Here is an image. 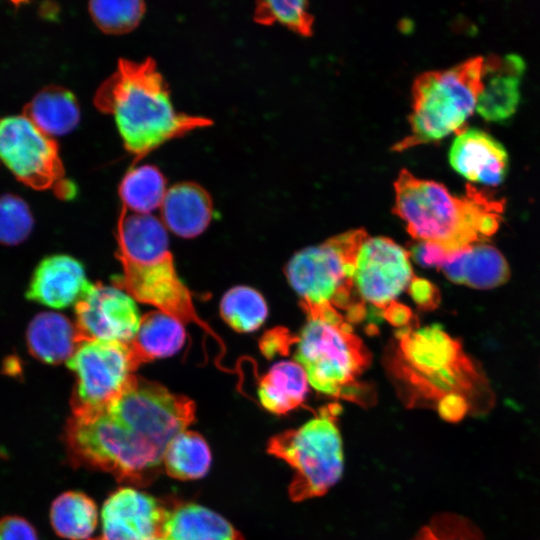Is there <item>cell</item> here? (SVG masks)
<instances>
[{
  "label": "cell",
  "mask_w": 540,
  "mask_h": 540,
  "mask_svg": "<svg viewBox=\"0 0 540 540\" xmlns=\"http://www.w3.org/2000/svg\"><path fill=\"white\" fill-rule=\"evenodd\" d=\"M382 316L393 326L398 328L407 327L413 320V314L410 308L395 301L389 305Z\"/></svg>",
  "instance_id": "f35d334b"
},
{
  "label": "cell",
  "mask_w": 540,
  "mask_h": 540,
  "mask_svg": "<svg viewBox=\"0 0 540 540\" xmlns=\"http://www.w3.org/2000/svg\"><path fill=\"white\" fill-rule=\"evenodd\" d=\"M119 261L150 264L172 253L169 250L167 228L151 214H138L121 208L116 227Z\"/></svg>",
  "instance_id": "ac0fdd59"
},
{
  "label": "cell",
  "mask_w": 540,
  "mask_h": 540,
  "mask_svg": "<svg viewBox=\"0 0 540 540\" xmlns=\"http://www.w3.org/2000/svg\"><path fill=\"white\" fill-rule=\"evenodd\" d=\"M0 160L33 189L54 188L61 198L75 194L73 185L64 179L57 143L24 114L0 118Z\"/></svg>",
  "instance_id": "30bf717a"
},
{
  "label": "cell",
  "mask_w": 540,
  "mask_h": 540,
  "mask_svg": "<svg viewBox=\"0 0 540 540\" xmlns=\"http://www.w3.org/2000/svg\"><path fill=\"white\" fill-rule=\"evenodd\" d=\"M139 0L91 1L89 12L99 29L108 34H124L133 30L145 13Z\"/></svg>",
  "instance_id": "f546056e"
},
{
  "label": "cell",
  "mask_w": 540,
  "mask_h": 540,
  "mask_svg": "<svg viewBox=\"0 0 540 540\" xmlns=\"http://www.w3.org/2000/svg\"><path fill=\"white\" fill-rule=\"evenodd\" d=\"M412 254L420 264L438 268H441L451 257L439 246L425 242H420L415 246Z\"/></svg>",
  "instance_id": "74e56055"
},
{
  "label": "cell",
  "mask_w": 540,
  "mask_h": 540,
  "mask_svg": "<svg viewBox=\"0 0 540 540\" xmlns=\"http://www.w3.org/2000/svg\"><path fill=\"white\" fill-rule=\"evenodd\" d=\"M411 540H484L467 518L454 513L435 515Z\"/></svg>",
  "instance_id": "d6a6232c"
},
{
  "label": "cell",
  "mask_w": 540,
  "mask_h": 540,
  "mask_svg": "<svg viewBox=\"0 0 540 540\" xmlns=\"http://www.w3.org/2000/svg\"><path fill=\"white\" fill-rule=\"evenodd\" d=\"M308 5L303 0L260 1L256 3L254 20L263 25L280 23L300 35L310 36L314 18Z\"/></svg>",
  "instance_id": "4dcf8cb0"
},
{
  "label": "cell",
  "mask_w": 540,
  "mask_h": 540,
  "mask_svg": "<svg viewBox=\"0 0 540 540\" xmlns=\"http://www.w3.org/2000/svg\"><path fill=\"white\" fill-rule=\"evenodd\" d=\"M97 520L98 511L94 501L82 492L67 491L52 502L50 522L55 533L62 538H89Z\"/></svg>",
  "instance_id": "484cf974"
},
{
  "label": "cell",
  "mask_w": 540,
  "mask_h": 540,
  "mask_svg": "<svg viewBox=\"0 0 540 540\" xmlns=\"http://www.w3.org/2000/svg\"><path fill=\"white\" fill-rule=\"evenodd\" d=\"M90 284L77 259L56 254L37 265L26 296L31 301L60 309L76 304Z\"/></svg>",
  "instance_id": "2e32d148"
},
{
  "label": "cell",
  "mask_w": 540,
  "mask_h": 540,
  "mask_svg": "<svg viewBox=\"0 0 540 540\" xmlns=\"http://www.w3.org/2000/svg\"><path fill=\"white\" fill-rule=\"evenodd\" d=\"M220 315L237 332H252L264 323L268 308L257 290L248 286H236L223 295Z\"/></svg>",
  "instance_id": "f1b7e54d"
},
{
  "label": "cell",
  "mask_w": 540,
  "mask_h": 540,
  "mask_svg": "<svg viewBox=\"0 0 540 540\" xmlns=\"http://www.w3.org/2000/svg\"><path fill=\"white\" fill-rule=\"evenodd\" d=\"M195 419V404L159 383L133 375L122 394L99 411L72 414L64 429L69 459L147 485L163 468L169 443Z\"/></svg>",
  "instance_id": "6da1fadb"
},
{
  "label": "cell",
  "mask_w": 540,
  "mask_h": 540,
  "mask_svg": "<svg viewBox=\"0 0 540 540\" xmlns=\"http://www.w3.org/2000/svg\"><path fill=\"white\" fill-rule=\"evenodd\" d=\"M308 383L306 372L299 363L278 362L259 381V401L273 414H287L303 404Z\"/></svg>",
  "instance_id": "cb8c5ba5"
},
{
  "label": "cell",
  "mask_w": 540,
  "mask_h": 540,
  "mask_svg": "<svg viewBox=\"0 0 540 540\" xmlns=\"http://www.w3.org/2000/svg\"><path fill=\"white\" fill-rule=\"evenodd\" d=\"M163 540H244L225 518L195 503H177L166 510Z\"/></svg>",
  "instance_id": "44dd1931"
},
{
  "label": "cell",
  "mask_w": 540,
  "mask_h": 540,
  "mask_svg": "<svg viewBox=\"0 0 540 540\" xmlns=\"http://www.w3.org/2000/svg\"><path fill=\"white\" fill-rule=\"evenodd\" d=\"M525 64L518 55L484 58L483 90L476 111L487 121L509 119L520 100V81Z\"/></svg>",
  "instance_id": "e0dca14e"
},
{
  "label": "cell",
  "mask_w": 540,
  "mask_h": 540,
  "mask_svg": "<svg viewBox=\"0 0 540 540\" xmlns=\"http://www.w3.org/2000/svg\"><path fill=\"white\" fill-rule=\"evenodd\" d=\"M186 338L183 323L162 311L143 315L134 338L128 343L138 365L177 353Z\"/></svg>",
  "instance_id": "603a6c76"
},
{
  "label": "cell",
  "mask_w": 540,
  "mask_h": 540,
  "mask_svg": "<svg viewBox=\"0 0 540 540\" xmlns=\"http://www.w3.org/2000/svg\"><path fill=\"white\" fill-rule=\"evenodd\" d=\"M93 101L99 111L114 117L135 162L169 140L212 124L208 118L175 110L168 86L152 58L141 62L119 60L116 71L100 85Z\"/></svg>",
  "instance_id": "277c9868"
},
{
  "label": "cell",
  "mask_w": 540,
  "mask_h": 540,
  "mask_svg": "<svg viewBox=\"0 0 540 540\" xmlns=\"http://www.w3.org/2000/svg\"><path fill=\"white\" fill-rule=\"evenodd\" d=\"M293 342H297V338H292L284 328H276L264 334L260 349L266 357L272 358L276 354L286 353Z\"/></svg>",
  "instance_id": "8d00e7d4"
},
{
  "label": "cell",
  "mask_w": 540,
  "mask_h": 540,
  "mask_svg": "<svg viewBox=\"0 0 540 540\" xmlns=\"http://www.w3.org/2000/svg\"><path fill=\"white\" fill-rule=\"evenodd\" d=\"M441 270L454 283L483 290L501 286L510 277V268L503 254L483 242L453 254Z\"/></svg>",
  "instance_id": "d6986e66"
},
{
  "label": "cell",
  "mask_w": 540,
  "mask_h": 540,
  "mask_svg": "<svg viewBox=\"0 0 540 540\" xmlns=\"http://www.w3.org/2000/svg\"><path fill=\"white\" fill-rule=\"evenodd\" d=\"M24 115L51 138L70 133L80 121L76 97L60 86H49L39 91L26 105Z\"/></svg>",
  "instance_id": "d4e9b609"
},
{
  "label": "cell",
  "mask_w": 540,
  "mask_h": 540,
  "mask_svg": "<svg viewBox=\"0 0 540 540\" xmlns=\"http://www.w3.org/2000/svg\"><path fill=\"white\" fill-rule=\"evenodd\" d=\"M302 309L307 323L297 338L295 359L305 370L309 384L335 399L372 405L375 392L360 381L370 365L371 354L351 324L330 306Z\"/></svg>",
  "instance_id": "5b68a950"
},
{
  "label": "cell",
  "mask_w": 540,
  "mask_h": 540,
  "mask_svg": "<svg viewBox=\"0 0 540 540\" xmlns=\"http://www.w3.org/2000/svg\"><path fill=\"white\" fill-rule=\"evenodd\" d=\"M393 213L416 240L453 254L482 242L499 229L504 200L471 185L456 196L441 183L402 169L394 183Z\"/></svg>",
  "instance_id": "3957f363"
},
{
  "label": "cell",
  "mask_w": 540,
  "mask_h": 540,
  "mask_svg": "<svg viewBox=\"0 0 540 540\" xmlns=\"http://www.w3.org/2000/svg\"><path fill=\"white\" fill-rule=\"evenodd\" d=\"M4 371L10 375H15L20 373V365L18 359L10 357L5 361Z\"/></svg>",
  "instance_id": "ab89813d"
},
{
  "label": "cell",
  "mask_w": 540,
  "mask_h": 540,
  "mask_svg": "<svg viewBox=\"0 0 540 540\" xmlns=\"http://www.w3.org/2000/svg\"><path fill=\"white\" fill-rule=\"evenodd\" d=\"M166 179L155 166L132 167L119 185L122 207L138 214H150L160 208L167 192Z\"/></svg>",
  "instance_id": "4316f807"
},
{
  "label": "cell",
  "mask_w": 540,
  "mask_h": 540,
  "mask_svg": "<svg viewBox=\"0 0 540 540\" xmlns=\"http://www.w3.org/2000/svg\"><path fill=\"white\" fill-rule=\"evenodd\" d=\"M167 508L133 488H120L105 501L102 532L88 540H150L160 536Z\"/></svg>",
  "instance_id": "5bb4252c"
},
{
  "label": "cell",
  "mask_w": 540,
  "mask_h": 540,
  "mask_svg": "<svg viewBox=\"0 0 540 540\" xmlns=\"http://www.w3.org/2000/svg\"><path fill=\"white\" fill-rule=\"evenodd\" d=\"M160 209L165 227L182 238L200 235L213 216L210 195L203 187L192 182L177 183L170 187Z\"/></svg>",
  "instance_id": "ffe728a7"
},
{
  "label": "cell",
  "mask_w": 540,
  "mask_h": 540,
  "mask_svg": "<svg viewBox=\"0 0 540 540\" xmlns=\"http://www.w3.org/2000/svg\"><path fill=\"white\" fill-rule=\"evenodd\" d=\"M0 540H38V535L28 520L8 515L0 518Z\"/></svg>",
  "instance_id": "836d02e7"
},
{
  "label": "cell",
  "mask_w": 540,
  "mask_h": 540,
  "mask_svg": "<svg viewBox=\"0 0 540 540\" xmlns=\"http://www.w3.org/2000/svg\"><path fill=\"white\" fill-rule=\"evenodd\" d=\"M367 236L362 228L350 230L305 248L290 259L285 275L301 297V306L345 311L349 323L364 318L365 304L356 294L354 272L358 250Z\"/></svg>",
  "instance_id": "52a82bcc"
},
{
  "label": "cell",
  "mask_w": 540,
  "mask_h": 540,
  "mask_svg": "<svg viewBox=\"0 0 540 540\" xmlns=\"http://www.w3.org/2000/svg\"><path fill=\"white\" fill-rule=\"evenodd\" d=\"M439 416L448 422H459L473 412L469 400L460 394H449L435 406Z\"/></svg>",
  "instance_id": "d590c367"
},
{
  "label": "cell",
  "mask_w": 540,
  "mask_h": 540,
  "mask_svg": "<svg viewBox=\"0 0 540 540\" xmlns=\"http://www.w3.org/2000/svg\"><path fill=\"white\" fill-rule=\"evenodd\" d=\"M75 317L80 343L92 340L129 343L141 319L135 300L128 293L102 283L89 285L75 304Z\"/></svg>",
  "instance_id": "4fadbf2b"
},
{
  "label": "cell",
  "mask_w": 540,
  "mask_h": 540,
  "mask_svg": "<svg viewBox=\"0 0 540 540\" xmlns=\"http://www.w3.org/2000/svg\"><path fill=\"white\" fill-rule=\"evenodd\" d=\"M456 135L449 151L452 168L472 182L500 184L508 170V154L504 146L476 128L463 129Z\"/></svg>",
  "instance_id": "9a60e30c"
},
{
  "label": "cell",
  "mask_w": 540,
  "mask_h": 540,
  "mask_svg": "<svg viewBox=\"0 0 540 540\" xmlns=\"http://www.w3.org/2000/svg\"><path fill=\"white\" fill-rule=\"evenodd\" d=\"M122 274L112 279L114 286L134 300L156 306L182 323L197 324L224 349L220 337L199 317L192 295L179 278L173 256L150 264H134L121 260Z\"/></svg>",
  "instance_id": "8fae6325"
},
{
  "label": "cell",
  "mask_w": 540,
  "mask_h": 540,
  "mask_svg": "<svg viewBox=\"0 0 540 540\" xmlns=\"http://www.w3.org/2000/svg\"><path fill=\"white\" fill-rule=\"evenodd\" d=\"M75 374L72 414L106 408L124 391L138 368L128 343L92 340L81 342L67 361Z\"/></svg>",
  "instance_id": "9c48e42d"
},
{
  "label": "cell",
  "mask_w": 540,
  "mask_h": 540,
  "mask_svg": "<svg viewBox=\"0 0 540 540\" xmlns=\"http://www.w3.org/2000/svg\"><path fill=\"white\" fill-rule=\"evenodd\" d=\"M385 361L407 407H435L449 394L466 397L473 412L491 407L492 393L481 368L461 341L438 324L400 328Z\"/></svg>",
  "instance_id": "7a4b0ae2"
},
{
  "label": "cell",
  "mask_w": 540,
  "mask_h": 540,
  "mask_svg": "<svg viewBox=\"0 0 540 540\" xmlns=\"http://www.w3.org/2000/svg\"><path fill=\"white\" fill-rule=\"evenodd\" d=\"M150 540H163V539L160 536H157V537H154V538H152Z\"/></svg>",
  "instance_id": "60d3db41"
},
{
  "label": "cell",
  "mask_w": 540,
  "mask_h": 540,
  "mask_svg": "<svg viewBox=\"0 0 540 540\" xmlns=\"http://www.w3.org/2000/svg\"><path fill=\"white\" fill-rule=\"evenodd\" d=\"M341 406L321 407L303 425L271 437L267 452L293 470L288 495L293 502L320 497L341 478L344 468L343 441L338 427Z\"/></svg>",
  "instance_id": "ba28073f"
},
{
  "label": "cell",
  "mask_w": 540,
  "mask_h": 540,
  "mask_svg": "<svg viewBox=\"0 0 540 540\" xmlns=\"http://www.w3.org/2000/svg\"><path fill=\"white\" fill-rule=\"evenodd\" d=\"M483 57L420 74L412 86L410 133L391 150L401 152L462 131L483 90Z\"/></svg>",
  "instance_id": "8992f818"
},
{
  "label": "cell",
  "mask_w": 540,
  "mask_h": 540,
  "mask_svg": "<svg viewBox=\"0 0 540 540\" xmlns=\"http://www.w3.org/2000/svg\"><path fill=\"white\" fill-rule=\"evenodd\" d=\"M34 220L28 204L14 194L0 196V243L12 246L31 233Z\"/></svg>",
  "instance_id": "1f68e13d"
},
{
  "label": "cell",
  "mask_w": 540,
  "mask_h": 540,
  "mask_svg": "<svg viewBox=\"0 0 540 540\" xmlns=\"http://www.w3.org/2000/svg\"><path fill=\"white\" fill-rule=\"evenodd\" d=\"M413 301L423 310H434L440 303L438 288L429 280L414 277L408 286Z\"/></svg>",
  "instance_id": "e575fe53"
},
{
  "label": "cell",
  "mask_w": 540,
  "mask_h": 540,
  "mask_svg": "<svg viewBox=\"0 0 540 540\" xmlns=\"http://www.w3.org/2000/svg\"><path fill=\"white\" fill-rule=\"evenodd\" d=\"M26 340L31 355L50 365L67 362L80 344L75 324L56 312L36 315L28 325Z\"/></svg>",
  "instance_id": "7402d4cb"
},
{
  "label": "cell",
  "mask_w": 540,
  "mask_h": 540,
  "mask_svg": "<svg viewBox=\"0 0 540 540\" xmlns=\"http://www.w3.org/2000/svg\"><path fill=\"white\" fill-rule=\"evenodd\" d=\"M409 256L388 237L367 236L355 262L354 286L359 299L383 313L415 277Z\"/></svg>",
  "instance_id": "7c38bea8"
},
{
  "label": "cell",
  "mask_w": 540,
  "mask_h": 540,
  "mask_svg": "<svg viewBox=\"0 0 540 540\" xmlns=\"http://www.w3.org/2000/svg\"><path fill=\"white\" fill-rule=\"evenodd\" d=\"M211 465V452L205 439L193 431H183L169 443L163 469L173 478L194 480L205 476Z\"/></svg>",
  "instance_id": "83f0119b"
}]
</instances>
